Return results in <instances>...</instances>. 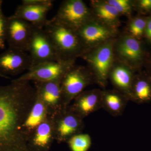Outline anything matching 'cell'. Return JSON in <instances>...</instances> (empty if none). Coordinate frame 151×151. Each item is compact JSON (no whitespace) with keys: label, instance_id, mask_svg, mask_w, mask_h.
<instances>
[{"label":"cell","instance_id":"6da1fadb","mask_svg":"<svg viewBox=\"0 0 151 151\" xmlns=\"http://www.w3.org/2000/svg\"><path fill=\"white\" fill-rule=\"evenodd\" d=\"M36 98L29 81L0 85V151H30L23 125Z\"/></svg>","mask_w":151,"mask_h":151},{"label":"cell","instance_id":"7a4b0ae2","mask_svg":"<svg viewBox=\"0 0 151 151\" xmlns=\"http://www.w3.org/2000/svg\"><path fill=\"white\" fill-rule=\"evenodd\" d=\"M44 29L49 37L61 60H76L85 52L75 30L52 19L48 20Z\"/></svg>","mask_w":151,"mask_h":151},{"label":"cell","instance_id":"3957f363","mask_svg":"<svg viewBox=\"0 0 151 151\" xmlns=\"http://www.w3.org/2000/svg\"><path fill=\"white\" fill-rule=\"evenodd\" d=\"M116 38L87 50L81 57L87 63L95 83L104 88L108 84L109 73L115 61L114 45Z\"/></svg>","mask_w":151,"mask_h":151},{"label":"cell","instance_id":"277c9868","mask_svg":"<svg viewBox=\"0 0 151 151\" xmlns=\"http://www.w3.org/2000/svg\"><path fill=\"white\" fill-rule=\"evenodd\" d=\"M95 83L92 71L88 67L73 65L65 73L61 81V90L65 107L87 86Z\"/></svg>","mask_w":151,"mask_h":151},{"label":"cell","instance_id":"5b68a950","mask_svg":"<svg viewBox=\"0 0 151 151\" xmlns=\"http://www.w3.org/2000/svg\"><path fill=\"white\" fill-rule=\"evenodd\" d=\"M76 60H61L42 63L33 65L27 73L16 78L18 81L34 82L61 81L65 73L75 65Z\"/></svg>","mask_w":151,"mask_h":151},{"label":"cell","instance_id":"8992f818","mask_svg":"<svg viewBox=\"0 0 151 151\" xmlns=\"http://www.w3.org/2000/svg\"><path fill=\"white\" fill-rule=\"evenodd\" d=\"M114 50L116 60L134 70L141 66L145 59V52L140 40L128 33L116 38Z\"/></svg>","mask_w":151,"mask_h":151},{"label":"cell","instance_id":"52a82bcc","mask_svg":"<svg viewBox=\"0 0 151 151\" xmlns=\"http://www.w3.org/2000/svg\"><path fill=\"white\" fill-rule=\"evenodd\" d=\"M51 118L55 140L58 144L65 142L84 129V119L76 114L70 105L64 108Z\"/></svg>","mask_w":151,"mask_h":151},{"label":"cell","instance_id":"ba28073f","mask_svg":"<svg viewBox=\"0 0 151 151\" xmlns=\"http://www.w3.org/2000/svg\"><path fill=\"white\" fill-rule=\"evenodd\" d=\"M76 31L85 52L118 36V30L109 27L94 16Z\"/></svg>","mask_w":151,"mask_h":151},{"label":"cell","instance_id":"9c48e42d","mask_svg":"<svg viewBox=\"0 0 151 151\" xmlns=\"http://www.w3.org/2000/svg\"><path fill=\"white\" fill-rule=\"evenodd\" d=\"M93 17L91 9L82 0H66L52 19L77 30Z\"/></svg>","mask_w":151,"mask_h":151},{"label":"cell","instance_id":"30bf717a","mask_svg":"<svg viewBox=\"0 0 151 151\" xmlns=\"http://www.w3.org/2000/svg\"><path fill=\"white\" fill-rule=\"evenodd\" d=\"M27 52L32 66L47 61L61 60L44 28H34Z\"/></svg>","mask_w":151,"mask_h":151},{"label":"cell","instance_id":"8fae6325","mask_svg":"<svg viewBox=\"0 0 151 151\" xmlns=\"http://www.w3.org/2000/svg\"><path fill=\"white\" fill-rule=\"evenodd\" d=\"M52 6L51 0H24L12 16L24 20L34 27L44 28L48 21L47 14Z\"/></svg>","mask_w":151,"mask_h":151},{"label":"cell","instance_id":"7c38bea8","mask_svg":"<svg viewBox=\"0 0 151 151\" xmlns=\"http://www.w3.org/2000/svg\"><path fill=\"white\" fill-rule=\"evenodd\" d=\"M34 27L12 15L8 17L6 41L9 47L27 52Z\"/></svg>","mask_w":151,"mask_h":151},{"label":"cell","instance_id":"4fadbf2b","mask_svg":"<svg viewBox=\"0 0 151 151\" xmlns=\"http://www.w3.org/2000/svg\"><path fill=\"white\" fill-rule=\"evenodd\" d=\"M34 82L37 95L46 107L49 117L55 116L67 107L64 105L61 81Z\"/></svg>","mask_w":151,"mask_h":151},{"label":"cell","instance_id":"5bb4252c","mask_svg":"<svg viewBox=\"0 0 151 151\" xmlns=\"http://www.w3.org/2000/svg\"><path fill=\"white\" fill-rule=\"evenodd\" d=\"M32 66L30 57L26 52L9 47L0 54V73L5 76L18 75Z\"/></svg>","mask_w":151,"mask_h":151},{"label":"cell","instance_id":"9a60e30c","mask_svg":"<svg viewBox=\"0 0 151 151\" xmlns=\"http://www.w3.org/2000/svg\"><path fill=\"white\" fill-rule=\"evenodd\" d=\"M102 90L100 89L84 91L73 100L70 107L76 114L84 119L102 108Z\"/></svg>","mask_w":151,"mask_h":151},{"label":"cell","instance_id":"2e32d148","mask_svg":"<svg viewBox=\"0 0 151 151\" xmlns=\"http://www.w3.org/2000/svg\"><path fill=\"white\" fill-rule=\"evenodd\" d=\"M135 76L134 70L116 60L109 73L108 80L115 89L124 94L130 100Z\"/></svg>","mask_w":151,"mask_h":151},{"label":"cell","instance_id":"e0dca14e","mask_svg":"<svg viewBox=\"0 0 151 151\" xmlns=\"http://www.w3.org/2000/svg\"><path fill=\"white\" fill-rule=\"evenodd\" d=\"M54 140L52 122L48 116L29 136L28 147L30 151H50Z\"/></svg>","mask_w":151,"mask_h":151},{"label":"cell","instance_id":"ac0fdd59","mask_svg":"<svg viewBox=\"0 0 151 151\" xmlns=\"http://www.w3.org/2000/svg\"><path fill=\"white\" fill-rule=\"evenodd\" d=\"M90 3V9L95 18L111 28L118 30L121 25V15L114 7L106 0H93Z\"/></svg>","mask_w":151,"mask_h":151},{"label":"cell","instance_id":"d6986e66","mask_svg":"<svg viewBox=\"0 0 151 151\" xmlns=\"http://www.w3.org/2000/svg\"><path fill=\"white\" fill-rule=\"evenodd\" d=\"M129 99L116 89L102 90V108L114 117L122 116Z\"/></svg>","mask_w":151,"mask_h":151},{"label":"cell","instance_id":"ffe728a7","mask_svg":"<svg viewBox=\"0 0 151 151\" xmlns=\"http://www.w3.org/2000/svg\"><path fill=\"white\" fill-rule=\"evenodd\" d=\"M48 116L46 107L36 94L35 102L28 114L23 125L24 131L28 139L32 132Z\"/></svg>","mask_w":151,"mask_h":151},{"label":"cell","instance_id":"44dd1931","mask_svg":"<svg viewBox=\"0 0 151 151\" xmlns=\"http://www.w3.org/2000/svg\"><path fill=\"white\" fill-rule=\"evenodd\" d=\"M151 100V78L143 75H135L130 100L144 103Z\"/></svg>","mask_w":151,"mask_h":151},{"label":"cell","instance_id":"7402d4cb","mask_svg":"<svg viewBox=\"0 0 151 151\" xmlns=\"http://www.w3.org/2000/svg\"><path fill=\"white\" fill-rule=\"evenodd\" d=\"M66 143L71 151H88L92 145V139L88 134L82 133L73 136Z\"/></svg>","mask_w":151,"mask_h":151},{"label":"cell","instance_id":"603a6c76","mask_svg":"<svg viewBox=\"0 0 151 151\" xmlns=\"http://www.w3.org/2000/svg\"><path fill=\"white\" fill-rule=\"evenodd\" d=\"M147 19V18L141 16L131 18L127 26V33L140 40L145 36Z\"/></svg>","mask_w":151,"mask_h":151},{"label":"cell","instance_id":"cb8c5ba5","mask_svg":"<svg viewBox=\"0 0 151 151\" xmlns=\"http://www.w3.org/2000/svg\"><path fill=\"white\" fill-rule=\"evenodd\" d=\"M106 1L113 6L121 16H131L134 9V1L132 0H106Z\"/></svg>","mask_w":151,"mask_h":151},{"label":"cell","instance_id":"d4e9b609","mask_svg":"<svg viewBox=\"0 0 151 151\" xmlns=\"http://www.w3.org/2000/svg\"><path fill=\"white\" fill-rule=\"evenodd\" d=\"M3 1L0 0V49H4L5 47L6 34L7 24L8 17L4 14L3 11Z\"/></svg>","mask_w":151,"mask_h":151},{"label":"cell","instance_id":"484cf974","mask_svg":"<svg viewBox=\"0 0 151 151\" xmlns=\"http://www.w3.org/2000/svg\"><path fill=\"white\" fill-rule=\"evenodd\" d=\"M134 6L135 7L143 12H151V0H140L135 2Z\"/></svg>","mask_w":151,"mask_h":151},{"label":"cell","instance_id":"4316f807","mask_svg":"<svg viewBox=\"0 0 151 151\" xmlns=\"http://www.w3.org/2000/svg\"><path fill=\"white\" fill-rule=\"evenodd\" d=\"M145 36L147 40L151 43V15L147 18Z\"/></svg>","mask_w":151,"mask_h":151},{"label":"cell","instance_id":"83f0119b","mask_svg":"<svg viewBox=\"0 0 151 151\" xmlns=\"http://www.w3.org/2000/svg\"><path fill=\"white\" fill-rule=\"evenodd\" d=\"M0 77L6 78V79H9V77H8V76H5L3 75L2 74H1V73H0Z\"/></svg>","mask_w":151,"mask_h":151}]
</instances>
